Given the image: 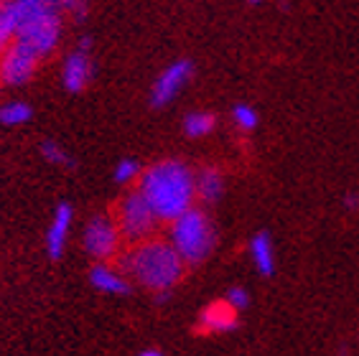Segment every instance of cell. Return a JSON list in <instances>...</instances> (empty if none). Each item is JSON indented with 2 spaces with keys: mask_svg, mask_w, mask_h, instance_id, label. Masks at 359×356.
Listing matches in <instances>:
<instances>
[{
  "mask_svg": "<svg viewBox=\"0 0 359 356\" xmlns=\"http://www.w3.org/2000/svg\"><path fill=\"white\" fill-rule=\"evenodd\" d=\"M339 356H346V351H341V354H339Z\"/></svg>",
  "mask_w": 359,
  "mask_h": 356,
  "instance_id": "d4e9b609",
  "label": "cell"
},
{
  "mask_svg": "<svg viewBox=\"0 0 359 356\" xmlns=\"http://www.w3.org/2000/svg\"><path fill=\"white\" fill-rule=\"evenodd\" d=\"M250 257H252V265L263 278L276 275V247H273V240H270L268 232H257L250 240Z\"/></svg>",
  "mask_w": 359,
  "mask_h": 356,
  "instance_id": "5bb4252c",
  "label": "cell"
},
{
  "mask_svg": "<svg viewBox=\"0 0 359 356\" xmlns=\"http://www.w3.org/2000/svg\"><path fill=\"white\" fill-rule=\"evenodd\" d=\"M166 240L181 254L187 267H199L212 257L217 247V226L201 206H191L189 212L168 221Z\"/></svg>",
  "mask_w": 359,
  "mask_h": 356,
  "instance_id": "3957f363",
  "label": "cell"
},
{
  "mask_svg": "<svg viewBox=\"0 0 359 356\" xmlns=\"http://www.w3.org/2000/svg\"><path fill=\"white\" fill-rule=\"evenodd\" d=\"M237 318H240V313L222 298V301L209 303L207 308L201 310L199 331L201 334H229L237 329Z\"/></svg>",
  "mask_w": 359,
  "mask_h": 356,
  "instance_id": "7c38bea8",
  "label": "cell"
},
{
  "mask_svg": "<svg viewBox=\"0 0 359 356\" xmlns=\"http://www.w3.org/2000/svg\"><path fill=\"white\" fill-rule=\"evenodd\" d=\"M59 8H62L64 15H72L79 21L87 13V0H59Z\"/></svg>",
  "mask_w": 359,
  "mask_h": 356,
  "instance_id": "44dd1931",
  "label": "cell"
},
{
  "mask_svg": "<svg viewBox=\"0 0 359 356\" xmlns=\"http://www.w3.org/2000/svg\"><path fill=\"white\" fill-rule=\"evenodd\" d=\"M181 128H184V135L191 137V140H196V137H207L209 132H215L217 117L207 110H194L184 117V125H181Z\"/></svg>",
  "mask_w": 359,
  "mask_h": 356,
  "instance_id": "9a60e30c",
  "label": "cell"
},
{
  "mask_svg": "<svg viewBox=\"0 0 359 356\" xmlns=\"http://www.w3.org/2000/svg\"><path fill=\"white\" fill-rule=\"evenodd\" d=\"M54 3H56V6H59V0H54Z\"/></svg>",
  "mask_w": 359,
  "mask_h": 356,
  "instance_id": "484cf974",
  "label": "cell"
},
{
  "mask_svg": "<svg viewBox=\"0 0 359 356\" xmlns=\"http://www.w3.org/2000/svg\"><path fill=\"white\" fill-rule=\"evenodd\" d=\"M41 59L23 43H11L0 51V87H23L36 76Z\"/></svg>",
  "mask_w": 359,
  "mask_h": 356,
  "instance_id": "52a82bcc",
  "label": "cell"
},
{
  "mask_svg": "<svg viewBox=\"0 0 359 356\" xmlns=\"http://www.w3.org/2000/svg\"><path fill=\"white\" fill-rule=\"evenodd\" d=\"M56 13H62V8L54 0H0V51Z\"/></svg>",
  "mask_w": 359,
  "mask_h": 356,
  "instance_id": "5b68a950",
  "label": "cell"
},
{
  "mask_svg": "<svg viewBox=\"0 0 359 356\" xmlns=\"http://www.w3.org/2000/svg\"><path fill=\"white\" fill-rule=\"evenodd\" d=\"M72 221H74V206H72L69 201H62V204L54 209V217H51L48 229H46V254L51 260H62L64 252H67L69 234H72Z\"/></svg>",
  "mask_w": 359,
  "mask_h": 356,
  "instance_id": "30bf717a",
  "label": "cell"
},
{
  "mask_svg": "<svg viewBox=\"0 0 359 356\" xmlns=\"http://www.w3.org/2000/svg\"><path fill=\"white\" fill-rule=\"evenodd\" d=\"M31 117H34V110L23 100H11V102L0 104V125L3 128H21V125L31 123Z\"/></svg>",
  "mask_w": 359,
  "mask_h": 356,
  "instance_id": "2e32d148",
  "label": "cell"
},
{
  "mask_svg": "<svg viewBox=\"0 0 359 356\" xmlns=\"http://www.w3.org/2000/svg\"><path fill=\"white\" fill-rule=\"evenodd\" d=\"M138 356H166L163 351H158V349H145V351H140Z\"/></svg>",
  "mask_w": 359,
  "mask_h": 356,
  "instance_id": "603a6c76",
  "label": "cell"
},
{
  "mask_svg": "<svg viewBox=\"0 0 359 356\" xmlns=\"http://www.w3.org/2000/svg\"><path fill=\"white\" fill-rule=\"evenodd\" d=\"M82 247L95 262L118 260L125 249V242L120 237V229L112 219V214H95L82 232Z\"/></svg>",
  "mask_w": 359,
  "mask_h": 356,
  "instance_id": "8992f818",
  "label": "cell"
},
{
  "mask_svg": "<svg viewBox=\"0 0 359 356\" xmlns=\"http://www.w3.org/2000/svg\"><path fill=\"white\" fill-rule=\"evenodd\" d=\"M344 204H346V209H357V206H359V196H357V193H346Z\"/></svg>",
  "mask_w": 359,
  "mask_h": 356,
  "instance_id": "7402d4cb",
  "label": "cell"
},
{
  "mask_svg": "<svg viewBox=\"0 0 359 356\" xmlns=\"http://www.w3.org/2000/svg\"><path fill=\"white\" fill-rule=\"evenodd\" d=\"M41 156L46 163L56 165V168H74L76 160L67 153V148H62V145L56 143V140H43L41 143Z\"/></svg>",
  "mask_w": 359,
  "mask_h": 356,
  "instance_id": "e0dca14e",
  "label": "cell"
},
{
  "mask_svg": "<svg viewBox=\"0 0 359 356\" xmlns=\"http://www.w3.org/2000/svg\"><path fill=\"white\" fill-rule=\"evenodd\" d=\"M90 285L104 295H128L133 290L130 278L123 273V267L112 265V262H95L92 265Z\"/></svg>",
  "mask_w": 359,
  "mask_h": 356,
  "instance_id": "8fae6325",
  "label": "cell"
},
{
  "mask_svg": "<svg viewBox=\"0 0 359 356\" xmlns=\"http://www.w3.org/2000/svg\"><path fill=\"white\" fill-rule=\"evenodd\" d=\"M265 0H248V6H263Z\"/></svg>",
  "mask_w": 359,
  "mask_h": 356,
  "instance_id": "cb8c5ba5",
  "label": "cell"
},
{
  "mask_svg": "<svg viewBox=\"0 0 359 356\" xmlns=\"http://www.w3.org/2000/svg\"><path fill=\"white\" fill-rule=\"evenodd\" d=\"M224 189H227V184H224V173L219 168L204 165L201 171H196V199L201 204H217L224 196Z\"/></svg>",
  "mask_w": 359,
  "mask_h": 356,
  "instance_id": "4fadbf2b",
  "label": "cell"
},
{
  "mask_svg": "<svg viewBox=\"0 0 359 356\" xmlns=\"http://www.w3.org/2000/svg\"><path fill=\"white\" fill-rule=\"evenodd\" d=\"M92 76H95V62H92V41L82 39L79 46L72 51L62 64V84L67 92L79 95L90 87Z\"/></svg>",
  "mask_w": 359,
  "mask_h": 356,
  "instance_id": "9c48e42d",
  "label": "cell"
},
{
  "mask_svg": "<svg viewBox=\"0 0 359 356\" xmlns=\"http://www.w3.org/2000/svg\"><path fill=\"white\" fill-rule=\"evenodd\" d=\"M112 219L118 224L120 237H123L125 247L138 245L158 234L161 219L156 217V212L151 209V204L143 199V193L138 189L125 191L118 199V204L112 206Z\"/></svg>",
  "mask_w": 359,
  "mask_h": 356,
  "instance_id": "277c9868",
  "label": "cell"
},
{
  "mask_svg": "<svg viewBox=\"0 0 359 356\" xmlns=\"http://www.w3.org/2000/svg\"><path fill=\"white\" fill-rule=\"evenodd\" d=\"M194 76V64L189 59H179V62H171L158 76H156V82L151 87V104L156 110L161 107H166L171 104L176 97L184 92L189 82H191Z\"/></svg>",
  "mask_w": 359,
  "mask_h": 356,
  "instance_id": "ba28073f",
  "label": "cell"
},
{
  "mask_svg": "<svg viewBox=\"0 0 359 356\" xmlns=\"http://www.w3.org/2000/svg\"><path fill=\"white\" fill-rule=\"evenodd\" d=\"M140 171H143L140 160H135V158H120V163L112 171V178L120 186H130V184H138Z\"/></svg>",
  "mask_w": 359,
  "mask_h": 356,
  "instance_id": "ac0fdd59",
  "label": "cell"
},
{
  "mask_svg": "<svg viewBox=\"0 0 359 356\" xmlns=\"http://www.w3.org/2000/svg\"><path fill=\"white\" fill-rule=\"evenodd\" d=\"M224 301H227L229 306L237 310V313H242V310L250 306V293L242 288V285H232V288L224 293Z\"/></svg>",
  "mask_w": 359,
  "mask_h": 356,
  "instance_id": "ffe728a7",
  "label": "cell"
},
{
  "mask_svg": "<svg viewBox=\"0 0 359 356\" xmlns=\"http://www.w3.org/2000/svg\"><path fill=\"white\" fill-rule=\"evenodd\" d=\"M232 123L240 132H252L260 123V117H257V110L252 104L248 102H240L232 107Z\"/></svg>",
  "mask_w": 359,
  "mask_h": 356,
  "instance_id": "d6986e66",
  "label": "cell"
},
{
  "mask_svg": "<svg viewBox=\"0 0 359 356\" xmlns=\"http://www.w3.org/2000/svg\"><path fill=\"white\" fill-rule=\"evenodd\" d=\"M135 189L151 204L161 224H168L196 206V171L179 158H161L143 165Z\"/></svg>",
  "mask_w": 359,
  "mask_h": 356,
  "instance_id": "7a4b0ae2",
  "label": "cell"
},
{
  "mask_svg": "<svg viewBox=\"0 0 359 356\" xmlns=\"http://www.w3.org/2000/svg\"><path fill=\"white\" fill-rule=\"evenodd\" d=\"M118 265L130 278L133 285H140L143 290L156 295L158 303H166L171 298L173 288L187 278V262L173 249L166 237H151L138 245L125 247L118 257Z\"/></svg>",
  "mask_w": 359,
  "mask_h": 356,
  "instance_id": "6da1fadb",
  "label": "cell"
}]
</instances>
